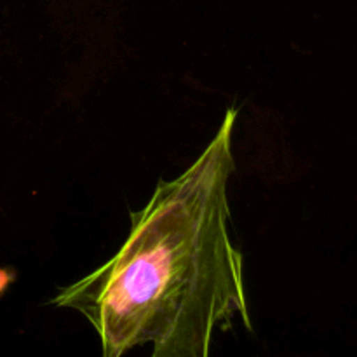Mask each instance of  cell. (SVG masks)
Masks as SVG:
<instances>
[{"label":"cell","instance_id":"cell-1","mask_svg":"<svg viewBox=\"0 0 357 357\" xmlns=\"http://www.w3.org/2000/svg\"><path fill=\"white\" fill-rule=\"evenodd\" d=\"M237 114L229 108L199 159L131 211L117 255L51 300L89 321L105 357L146 344L152 357H206L236 319L253 328L227 197Z\"/></svg>","mask_w":357,"mask_h":357},{"label":"cell","instance_id":"cell-2","mask_svg":"<svg viewBox=\"0 0 357 357\" xmlns=\"http://www.w3.org/2000/svg\"><path fill=\"white\" fill-rule=\"evenodd\" d=\"M9 281H13V275H7V272L0 271V293L6 289V286L9 284Z\"/></svg>","mask_w":357,"mask_h":357}]
</instances>
